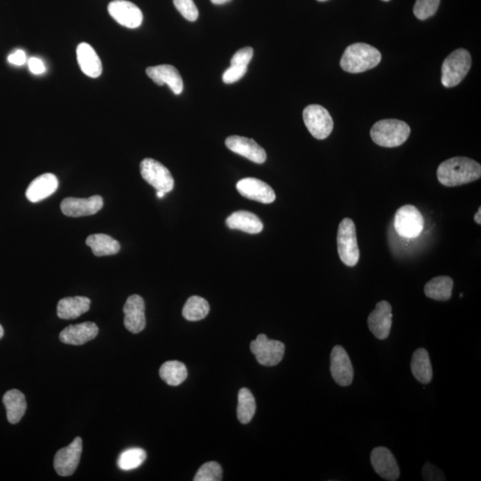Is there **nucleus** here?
Returning a JSON list of instances; mask_svg holds the SVG:
<instances>
[{
	"mask_svg": "<svg viewBox=\"0 0 481 481\" xmlns=\"http://www.w3.org/2000/svg\"><path fill=\"white\" fill-rule=\"evenodd\" d=\"M437 177L438 182L445 186L466 185L480 179L481 166L470 158H451L438 166Z\"/></svg>",
	"mask_w": 481,
	"mask_h": 481,
	"instance_id": "1",
	"label": "nucleus"
},
{
	"mask_svg": "<svg viewBox=\"0 0 481 481\" xmlns=\"http://www.w3.org/2000/svg\"><path fill=\"white\" fill-rule=\"evenodd\" d=\"M380 60L382 54L377 48L366 43H355L345 50L341 66L345 72L360 73L376 67Z\"/></svg>",
	"mask_w": 481,
	"mask_h": 481,
	"instance_id": "2",
	"label": "nucleus"
},
{
	"mask_svg": "<svg viewBox=\"0 0 481 481\" xmlns=\"http://www.w3.org/2000/svg\"><path fill=\"white\" fill-rule=\"evenodd\" d=\"M411 128L405 121L396 119H382L371 128L370 135L374 143L383 147H397L405 143Z\"/></svg>",
	"mask_w": 481,
	"mask_h": 481,
	"instance_id": "3",
	"label": "nucleus"
},
{
	"mask_svg": "<svg viewBox=\"0 0 481 481\" xmlns=\"http://www.w3.org/2000/svg\"><path fill=\"white\" fill-rule=\"evenodd\" d=\"M471 66V54L464 48L454 50L445 58L441 68V82L445 88H453L461 82Z\"/></svg>",
	"mask_w": 481,
	"mask_h": 481,
	"instance_id": "4",
	"label": "nucleus"
},
{
	"mask_svg": "<svg viewBox=\"0 0 481 481\" xmlns=\"http://www.w3.org/2000/svg\"><path fill=\"white\" fill-rule=\"evenodd\" d=\"M339 256L345 265L354 267L360 260V249L357 245L356 225L351 219H342L337 233Z\"/></svg>",
	"mask_w": 481,
	"mask_h": 481,
	"instance_id": "5",
	"label": "nucleus"
},
{
	"mask_svg": "<svg viewBox=\"0 0 481 481\" xmlns=\"http://www.w3.org/2000/svg\"><path fill=\"white\" fill-rule=\"evenodd\" d=\"M393 224L399 237L416 238L424 230V219L421 212L414 205H404L396 212Z\"/></svg>",
	"mask_w": 481,
	"mask_h": 481,
	"instance_id": "6",
	"label": "nucleus"
},
{
	"mask_svg": "<svg viewBox=\"0 0 481 481\" xmlns=\"http://www.w3.org/2000/svg\"><path fill=\"white\" fill-rule=\"evenodd\" d=\"M303 119L306 128L316 140H325L334 130V119L327 110L321 105L306 106L303 111Z\"/></svg>",
	"mask_w": 481,
	"mask_h": 481,
	"instance_id": "7",
	"label": "nucleus"
},
{
	"mask_svg": "<svg viewBox=\"0 0 481 481\" xmlns=\"http://www.w3.org/2000/svg\"><path fill=\"white\" fill-rule=\"evenodd\" d=\"M250 348L258 362L265 367L276 366L285 356V344L270 340L265 334L258 335L256 340L251 341Z\"/></svg>",
	"mask_w": 481,
	"mask_h": 481,
	"instance_id": "8",
	"label": "nucleus"
},
{
	"mask_svg": "<svg viewBox=\"0 0 481 481\" xmlns=\"http://www.w3.org/2000/svg\"><path fill=\"white\" fill-rule=\"evenodd\" d=\"M142 177L157 191L165 193L172 191L174 179L170 170L159 161L154 159H145L140 164Z\"/></svg>",
	"mask_w": 481,
	"mask_h": 481,
	"instance_id": "9",
	"label": "nucleus"
},
{
	"mask_svg": "<svg viewBox=\"0 0 481 481\" xmlns=\"http://www.w3.org/2000/svg\"><path fill=\"white\" fill-rule=\"evenodd\" d=\"M82 454V440L76 438L68 447L57 452L54 457V466L58 475H73L78 467Z\"/></svg>",
	"mask_w": 481,
	"mask_h": 481,
	"instance_id": "10",
	"label": "nucleus"
},
{
	"mask_svg": "<svg viewBox=\"0 0 481 481\" xmlns=\"http://www.w3.org/2000/svg\"><path fill=\"white\" fill-rule=\"evenodd\" d=\"M331 373L338 385L350 386L353 382L354 369L347 351L341 345L334 347L331 353Z\"/></svg>",
	"mask_w": 481,
	"mask_h": 481,
	"instance_id": "11",
	"label": "nucleus"
},
{
	"mask_svg": "<svg viewBox=\"0 0 481 481\" xmlns=\"http://www.w3.org/2000/svg\"><path fill=\"white\" fill-rule=\"evenodd\" d=\"M108 12L118 24L128 29L138 28L143 22L140 8L127 0H114L110 3Z\"/></svg>",
	"mask_w": 481,
	"mask_h": 481,
	"instance_id": "12",
	"label": "nucleus"
},
{
	"mask_svg": "<svg viewBox=\"0 0 481 481\" xmlns=\"http://www.w3.org/2000/svg\"><path fill=\"white\" fill-rule=\"evenodd\" d=\"M104 206V200L100 195L89 198H74L68 197L61 203V209L68 217L79 218L95 215Z\"/></svg>",
	"mask_w": 481,
	"mask_h": 481,
	"instance_id": "13",
	"label": "nucleus"
},
{
	"mask_svg": "<svg viewBox=\"0 0 481 481\" xmlns=\"http://www.w3.org/2000/svg\"><path fill=\"white\" fill-rule=\"evenodd\" d=\"M371 464L378 475L390 481L398 480L400 476L398 461L387 447H378L371 453Z\"/></svg>",
	"mask_w": 481,
	"mask_h": 481,
	"instance_id": "14",
	"label": "nucleus"
},
{
	"mask_svg": "<svg viewBox=\"0 0 481 481\" xmlns=\"http://www.w3.org/2000/svg\"><path fill=\"white\" fill-rule=\"evenodd\" d=\"M368 327L379 340L389 337L392 325V309L388 302L377 303L374 311L368 316Z\"/></svg>",
	"mask_w": 481,
	"mask_h": 481,
	"instance_id": "15",
	"label": "nucleus"
},
{
	"mask_svg": "<svg viewBox=\"0 0 481 481\" xmlns=\"http://www.w3.org/2000/svg\"><path fill=\"white\" fill-rule=\"evenodd\" d=\"M237 189L241 195L253 201L269 205L276 200L272 187L254 177H246L237 184Z\"/></svg>",
	"mask_w": 481,
	"mask_h": 481,
	"instance_id": "16",
	"label": "nucleus"
},
{
	"mask_svg": "<svg viewBox=\"0 0 481 481\" xmlns=\"http://www.w3.org/2000/svg\"><path fill=\"white\" fill-rule=\"evenodd\" d=\"M225 145L235 154L245 157L255 163H264L267 160L266 151L251 138L231 135L225 140Z\"/></svg>",
	"mask_w": 481,
	"mask_h": 481,
	"instance_id": "17",
	"label": "nucleus"
},
{
	"mask_svg": "<svg viewBox=\"0 0 481 481\" xmlns=\"http://www.w3.org/2000/svg\"><path fill=\"white\" fill-rule=\"evenodd\" d=\"M145 305L143 298L140 295L128 297L124 306V325L132 334H138L144 330L145 320Z\"/></svg>",
	"mask_w": 481,
	"mask_h": 481,
	"instance_id": "18",
	"label": "nucleus"
},
{
	"mask_svg": "<svg viewBox=\"0 0 481 481\" xmlns=\"http://www.w3.org/2000/svg\"><path fill=\"white\" fill-rule=\"evenodd\" d=\"M147 74L157 85L163 86L167 84L175 95H180L184 89V83L179 71L169 64L148 67Z\"/></svg>",
	"mask_w": 481,
	"mask_h": 481,
	"instance_id": "19",
	"label": "nucleus"
},
{
	"mask_svg": "<svg viewBox=\"0 0 481 481\" xmlns=\"http://www.w3.org/2000/svg\"><path fill=\"white\" fill-rule=\"evenodd\" d=\"M98 334V327L95 323L85 322L82 324L67 326L60 334V341L66 344L82 345L94 340Z\"/></svg>",
	"mask_w": 481,
	"mask_h": 481,
	"instance_id": "20",
	"label": "nucleus"
},
{
	"mask_svg": "<svg viewBox=\"0 0 481 481\" xmlns=\"http://www.w3.org/2000/svg\"><path fill=\"white\" fill-rule=\"evenodd\" d=\"M58 185L59 182L54 174L46 173L38 176L27 188V199L31 202H40L56 193Z\"/></svg>",
	"mask_w": 481,
	"mask_h": 481,
	"instance_id": "21",
	"label": "nucleus"
},
{
	"mask_svg": "<svg viewBox=\"0 0 481 481\" xmlns=\"http://www.w3.org/2000/svg\"><path fill=\"white\" fill-rule=\"evenodd\" d=\"M77 60L80 70L90 78H98L103 72L101 60L95 50L88 43H80L77 47Z\"/></svg>",
	"mask_w": 481,
	"mask_h": 481,
	"instance_id": "22",
	"label": "nucleus"
},
{
	"mask_svg": "<svg viewBox=\"0 0 481 481\" xmlns=\"http://www.w3.org/2000/svg\"><path fill=\"white\" fill-rule=\"evenodd\" d=\"M230 229L241 230L247 234H259L263 230V223L258 216L250 212L239 211L232 213L225 221Z\"/></svg>",
	"mask_w": 481,
	"mask_h": 481,
	"instance_id": "23",
	"label": "nucleus"
},
{
	"mask_svg": "<svg viewBox=\"0 0 481 481\" xmlns=\"http://www.w3.org/2000/svg\"><path fill=\"white\" fill-rule=\"evenodd\" d=\"M90 309V299L87 297H67L58 302L57 316L64 320L76 319L85 314Z\"/></svg>",
	"mask_w": 481,
	"mask_h": 481,
	"instance_id": "24",
	"label": "nucleus"
},
{
	"mask_svg": "<svg viewBox=\"0 0 481 481\" xmlns=\"http://www.w3.org/2000/svg\"><path fill=\"white\" fill-rule=\"evenodd\" d=\"M3 403L6 406L8 422L13 424H18L27 408L24 394L18 390H8L3 397Z\"/></svg>",
	"mask_w": 481,
	"mask_h": 481,
	"instance_id": "25",
	"label": "nucleus"
},
{
	"mask_svg": "<svg viewBox=\"0 0 481 481\" xmlns=\"http://www.w3.org/2000/svg\"><path fill=\"white\" fill-rule=\"evenodd\" d=\"M411 370L413 376L419 383L428 384L431 382L434 372L428 351L425 348H418L413 354Z\"/></svg>",
	"mask_w": 481,
	"mask_h": 481,
	"instance_id": "26",
	"label": "nucleus"
},
{
	"mask_svg": "<svg viewBox=\"0 0 481 481\" xmlns=\"http://www.w3.org/2000/svg\"><path fill=\"white\" fill-rule=\"evenodd\" d=\"M86 244L91 248L92 253L96 257L111 256L117 254L121 250L119 242L105 234L89 235Z\"/></svg>",
	"mask_w": 481,
	"mask_h": 481,
	"instance_id": "27",
	"label": "nucleus"
},
{
	"mask_svg": "<svg viewBox=\"0 0 481 481\" xmlns=\"http://www.w3.org/2000/svg\"><path fill=\"white\" fill-rule=\"evenodd\" d=\"M453 286L454 281L450 276L434 277L426 283L425 295L429 299L447 302L451 298Z\"/></svg>",
	"mask_w": 481,
	"mask_h": 481,
	"instance_id": "28",
	"label": "nucleus"
},
{
	"mask_svg": "<svg viewBox=\"0 0 481 481\" xmlns=\"http://www.w3.org/2000/svg\"><path fill=\"white\" fill-rule=\"evenodd\" d=\"M160 376L170 386H179L187 378V369L179 361H168L160 368Z\"/></svg>",
	"mask_w": 481,
	"mask_h": 481,
	"instance_id": "29",
	"label": "nucleus"
},
{
	"mask_svg": "<svg viewBox=\"0 0 481 481\" xmlns=\"http://www.w3.org/2000/svg\"><path fill=\"white\" fill-rule=\"evenodd\" d=\"M209 312L207 300L199 296L190 297L183 308V316L187 321H200L205 319Z\"/></svg>",
	"mask_w": 481,
	"mask_h": 481,
	"instance_id": "30",
	"label": "nucleus"
},
{
	"mask_svg": "<svg viewBox=\"0 0 481 481\" xmlns=\"http://www.w3.org/2000/svg\"><path fill=\"white\" fill-rule=\"evenodd\" d=\"M256 412V401L253 393L247 388L238 393L237 417L241 424H247L253 420Z\"/></svg>",
	"mask_w": 481,
	"mask_h": 481,
	"instance_id": "31",
	"label": "nucleus"
},
{
	"mask_svg": "<svg viewBox=\"0 0 481 481\" xmlns=\"http://www.w3.org/2000/svg\"><path fill=\"white\" fill-rule=\"evenodd\" d=\"M147 459V452L142 448H130L122 452L118 459V466L122 471L137 469Z\"/></svg>",
	"mask_w": 481,
	"mask_h": 481,
	"instance_id": "32",
	"label": "nucleus"
},
{
	"mask_svg": "<svg viewBox=\"0 0 481 481\" xmlns=\"http://www.w3.org/2000/svg\"><path fill=\"white\" fill-rule=\"evenodd\" d=\"M193 480L221 481L222 480V468L216 461H209L200 468Z\"/></svg>",
	"mask_w": 481,
	"mask_h": 481,
	"instance_id": "33",
	"label": "nucleus"
},
{
	"mask_svg": "<svg viewBox=\"0 0 481 481\" xmlns=\"http://www.w3.org/2000/svg\"><path fill=\"white\" fill-rule=\"evenodd\" d=\"M440 4L441 0H416L414 14L419 20H426L437 13Z\"/></svg>",
	"mask_w": 481,
	"mask_h": 481,
	"instance_id": "34",
	"label": "nucleus"
},
{
	"mask_svg": "<svg viewBox=\"0 0 481 481\" xmlns=\"http://www.w3.org/2000/svg\"><path fill=\"white\" fill-rule=\"evenodd\" d=\"M174 6L184 17L190 22H195L198 19L199 11L193 0H173Z\"/></svg>",
	"mask_w": 481,
	"mask_h": 481,
	"instance_id": "35",
	"label": "nucleus"
},
{
	"mask_svg": "<svg viewBox=\"0 0 481 481\" xmlns=\"http://www.w3.org/2000/svg\"><path fill=\"white\" fill-rule=\"evenodd\" d=\"M253 50L250 47L242 48L234 54L231 59V66L248 67L253 59Z\"/></svg>",
	"mask_w": 481,
	"mask_h": 481,
	"instance_id": "36",
	"label": "nucleus"
},
{
	"mask_svg": "<svg viewBox=\"0 0 481 481\" xmlns=\"http://www.w3.org/2000/svg\"><path fill=\"white\" fill-rule=\"evenodd\" d=\"M248 67L230 66L228 70L223 73L222 80L225 84H232L238 82L243 78L247 73Z\"/></svg>",
	"mask_w": 481,
	"mask_h": 481,
	"instance_id": "37",
	"label": "nucleus"
},
{
	"mask_svg": "<svg viewBox=\"0 0 481 481\" xmlns=\"http://www.w3.org/2000/svg\"><path fill=\"white\" fill-rule=\"evenodd\" d=\"M422 480L428 481L445 480L444 473L438 467L426 464L422 468Z\"/></svg>",
	"mask_w": 481,
	"mask_h": 481,
	"instance_id": "38",
	"label": "nucleus"
},
{
	"mask_svg": "<svg viewBox=\"0 0 481 481\" xmlns=\"http://www.w3.org/2000/svg\"><path fill=\"white\" fill-rule=\"evenodd\" d=\"M29 69L34 74L36 75H40L46 72V66L42 62L40 58L31 57L30 60L28 61Z\"/></svg>",
	"mask_w": 481,
	"mask_h": 481,
	"instance_id": "39",
	"label": "nucleus"
},
{
	"mask_svg": "<svg viewBox=\"0 0 481 481\" xmlns=\"http://www.w3.org/2000/svg\"><path fill=\"white\" fill-rule=\"evenodd\" d=\"M8 62L14 66H21L27 63V57L24 50H15L14 53L9 54Z\"/></svg>",
	"mask_w": 481,
	"mask_h": 481,
	"instance_id": "40",
	"label": "nucleus"
},
{
	"mask_svg": "<svg viewBox=\"0 0 481 481\" xmlns=\"http://www.w3.org/2000/svg\"><path fill=\"white\" fill-rule=\"evenodd\" d=\"M474 221L477 223V224L480 225L481 224V208H479V211L476 212L475 216H474Z\"/></svg>",
	"mask_w": 481,
	"mask_h": 481,
	"instance_id": "41",
	"label": "nucleus"
},
{
	"mask_svg": "<svg viewBox=\"0 0 481 481\" xmlns=\"http://www.w3.org/2000/svg\"><path fill=\"white\" fill-rule=\"evenodd\" d=\"M211 1L215 5H223L225 4V3L230 2L231 0H211Z\"/></svg>",
	"mask_w": 481,
	"mask_h": 481,
	"instance_id": "42",
	"label": "nucleus"
},
{
	"mask_svg": "<svg viewBox=\"0 0 481 481\" xmlns=\"http://www.w3.org/2000/svg\"><path fill=\"white\" fill-rule=\"evenodd\" d=\"M166 195L165 193H163L161 191H157V193H156V195L158 196V198H160V199L163 198L164 195Z\"/></svg>",
	"mask_w": 481,
	"mask_h": 481,
	"instance_id": "43",
	"label": "nucleus"
},
{
	"mask_svg": "<svg viewBox=\"0 0 481 481\" xmlns=\"http://www.w3.org/2000/svg\"><path fill=\"white\" fill-rule=\"evenodd\" d=\"M3 335H4V329H3L2 325H0V339L3 337Z\"/></svg>",
	"mask_w": 481,
	"mask_h": 481,
	"instance_id": "44",
	"label": "nucleus"
},
{
	"mask_svg": "<svg viewBox=\"0 0 481 481\" xmlns=\"http://www.w3.org/2000/svg\"><path fill=\"white\" fill-rule=\"evenodd\" d=\"M318 1H321V2H323V1H326V0H318Z\"/></svg>",
	"mask_w": 481,
	"mask_h": 481,
	"instance_id": "45",
	"label": "nucleus"
},
{
	"mask_svg": "<svg viewBox=\"0 0 481 481\" xmlns=\"http://www.w3.org/2000/svg\"><path fill=\"white\" fill-rule=\"evenodd\" d=\"M383 1H390V0H383Z\"/></svg>",
	"mask_w": 481,
	"mask_h": 481,
	"instance_id": "46",
	"label": "nucleus"
}]
</instances>
